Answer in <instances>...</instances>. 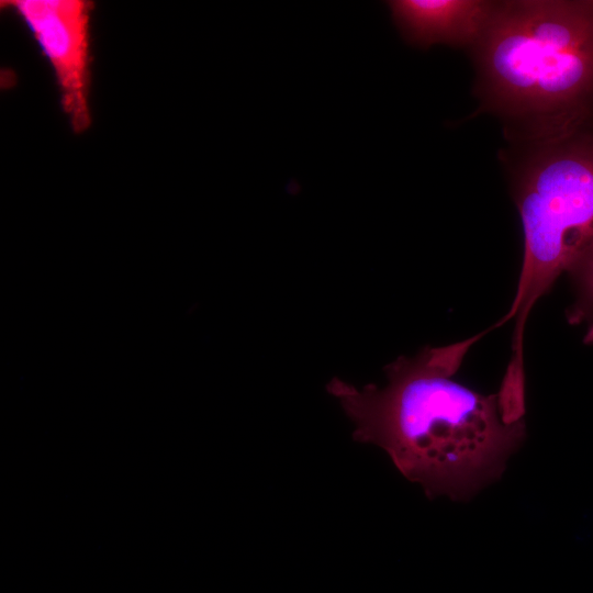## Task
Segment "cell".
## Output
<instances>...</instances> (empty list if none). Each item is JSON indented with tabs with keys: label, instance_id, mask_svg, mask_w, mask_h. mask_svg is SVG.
Instances as JSON below:
<instances>
[{
	"label": "cell",
	"instance_id": "6da1fadb",
	"mask_svg": "<svg viewBox=\"0 0 593 593\" xmlns=\"http://www.w3.org/2000/svg\"><path fill=\"white\" fill-rule=\"evenodd\" d=\"M483 335L399 357L385 367L384 387L356 388L338 378L327 384L354 423V439L381 447L430 499H470L501 477L526 434L525 421L502 422L496 394L484 395L454 379Z\"/></svg>",
	"mask_w": 593,
	"mask_h": 593
},
{
	"label": "cell",
	"instance_id": "5b68a950",
	"mask_svg": "<svg viewBox=\"0 0 593 593\" xmlns=\"http://www.w3.org/2000/svg\"><path fill=\"white\" fill-rule=\"evenodd\" d=\"M385 3L402 36L421 48L436 43H477L495 7L477 0H392Z\"/></svg>",
	"mask_w": 593,
	"mask_h": 593
},
{
	"label": "cell",
	"instance_id": "277c9868",
	"mask_svg": "<svg viewBox=\"0 0 593 593\" xmlns=\"http://www.w3.org/2000/svg\"><path fill=\"white\" fill-rule=\"evenodd\" d=\"M53 64L63 102L77 132L90 122L86 97L89 4L78 0L12 1Z\"/></svg>",
	"mask_w": 593,
	"mask_h": 593
},
{
	"label": "cell",
	"instance_id": "7a4b0ae2",
	"mask_svg": "<svg viewBox=\"0 0 593 593\" xmlns=\"http://www.w3.org/2000/svg\"><path fill=\"white\" fill-rule=\"evenodd\" d=\"M477 60L493 108L545 119L547 138L575 130L593 98V1L495 5Z\"/></svg>",
	"mask_w": 593,
	"mask_h": 593
},
{
	"label": "cell",
	"instance_id": "8992f818",
	"mask_svg": "<svg viewBox=\"0 0 593 593\" xmlns=\"http://www.w3.org/2000/svg\"><path fill=\"white\" fill-rule=\"evenodd\" d=\"M574 269L579 271L585 300L593 305V247Z\"/></svg>",
	"mask_w": 593,
	"mask_h": 593
},
{
	"label": "cell",
	"instance_id": "3957f363",
	"mask_svg": "<svg viewBox=\"0 0 593 593\" xmlns=\"http://www.w3.org/2000/svg\"><path fill=\"white\" fill-rule=\"evenodd\" d=\"M514 198L524 256L512 305L494 327L515 318L507 370L524 372L523 336L537 300L593 247V136L546 138L516 172Z\"/></svg>",
	"mask_w": 593,
	"mask_h": 593
}]
</instances>
